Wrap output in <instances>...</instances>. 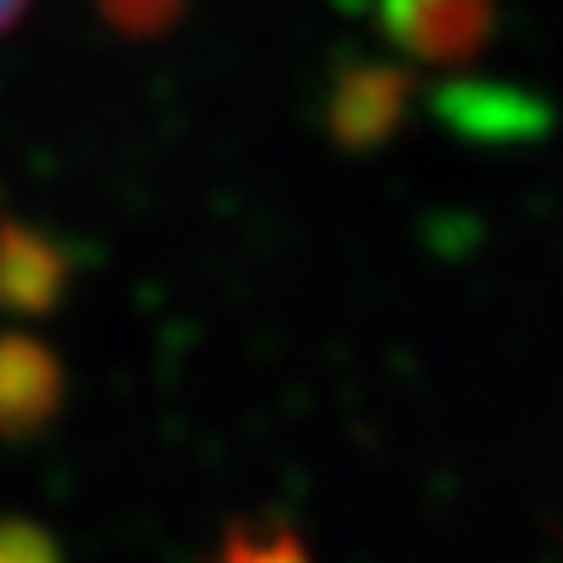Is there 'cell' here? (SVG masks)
I'll return each instance as SVG.
<instances>
[{"instance_id": "6da1fadb", "label": "cell", "mask_w": 563, "mask_h": 563, "mask_svg": "<svg viewBox=\"0 0 563 563\" xmlns=\"http://www.w3.org/2000/svg\"><path fill=\"white\" fill-rule=\"evenodd\" d=\"M413 103V76L404 66L352 62L333 76L329 90V132L343 151H376L395 136Z\"/></svg>"}, {"instance_id": "3957f363", "label": "cell", "mask_w": 563, "mask_h": 563, "mask_svg": "<svg viewBox=\"0 0 563 563\" xmlns=\"http://www.w3.org/2000/svg\"><path fill=\"white\" fill-rule=\"evenodd\" d=\"M498 14L479 0H399L380 10V29L395 47L422 62H465L488 38Z\"/></svg>"}, {"instance_id": "277c9868", "label": "cell", "mask_w": 563, "mask_h": 563, "mask_svg": "<svg viewBox=\"0 0 563 563\" xmlns=\"http://www.w3.org/2000/svg\"><path fill=\"white\" fill-rule=\"evenodd\" d=\"M76 258L62 240L29 221H0V310L10 314H52L70 287Z\"/></svg>"}, {"instance_id": "9c48e42d", "label": "cell", "mask_w": 563, "mask_h": 563, "mask_svg": "<svg viewBox=\"0 0 563 563\" xmlns=\"http://www.w3.org/2000/svg\"><path fill=\"white\" fill-rule=\"evenodd\" d=\"M20 20H24V5H0V33L14 29Z\"/></svg>"}, {"instance_id": "8992f818", "label": "cell", "mask_w": 563, "mask_h": 563, "mask_svg": "<svg viewBox=\"0 0 563 563\" xmlns=\"http://www.w3.org/2000/svg\"><path fill=\"white\" fill-rule=\"evenodd\" d=\"M221 563H310V550L291 526L235 521L221 540Z\"/></svg>"}, {"instance_id": "7a4b0ae2", "label": "cell", "mask_w": 563, "mask_h": 563, "mask_svg": "<svg viewBox=\"0 0 563 563\" xmlns=\"http://www.w3.org/2000/svg\"><path fill=\"white\" fill-rule=\"evenodd\" d=\"M66 372L57 352L29 333H0V437L29 442L62 413Z\"/></svg>"}, {"instance_id": "ba28073f", "label": "cell", "mask_w": 563, "mask_h": 563, "mask_svg": "<svg viewBox=\"0 0 563 563\" xmlns=\"http://www.w3.org/2000/svg\"><path fill=\"white\" fill-rule=\"evenodd\" d=\"M179 5H165V0H141V5H109L103 10V20H109L122 38H155L161 29H169V24H179Z\"/></svg>"}, {"instance_id": "5b68a950", "label": "cell", "mask_w": 563, "mask_h": 563, "mask_svg": "<svg viewBox=\"0 0 563 563\" xmlns=\"http://www.w3.org/2000/svg\"><path fill=\"white\" fill-rule=\"evenodd\" d=\"M432 109L474 141H526L550 128V103L493 80H451L432 95Z\"/></svg>"}, {"instance_id": "52a82bcc", "label": "cell", "mask_w": 563, "mask_h": 563, "mask_svg": "<svg viewBox=\"0 0 563 563\" xmlns=\"http://www.w3.org/2000/svg\"><path fill=\"white\" fill-rule=\"evenodd\" d=\"M0 563H66V559L38 521L5 517L0 521Z\"/></svg>"}]
</instances>
